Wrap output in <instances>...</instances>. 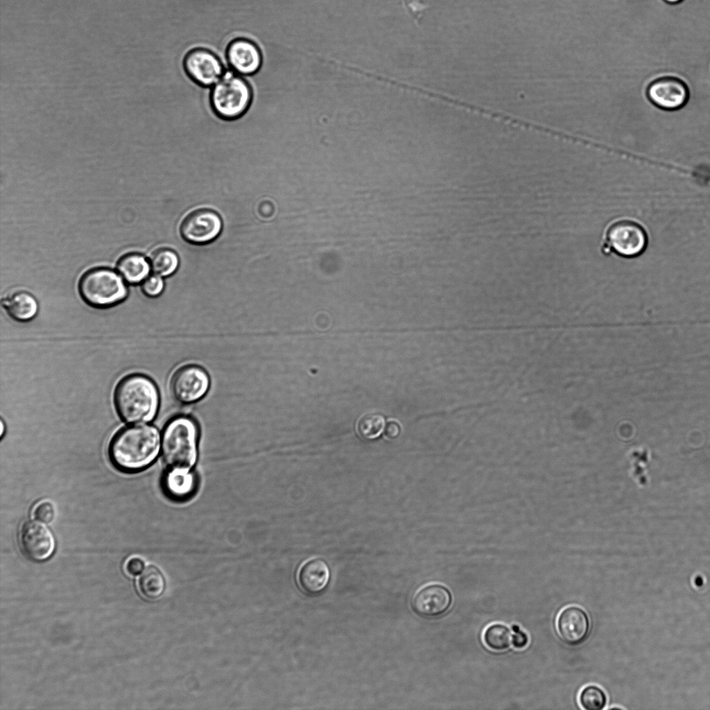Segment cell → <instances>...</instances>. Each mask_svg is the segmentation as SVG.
<instances>
[{"label": "cell", "mask_w": 710, "mask_h": 710, "mask_svg": "<svg viewBox=\"0 0 710 710\" xmlns=\"http://www.w3.org/2000/svg\"><path fill=\"white\" fill-rule=\"evenodd\" d=\"M160 447L159 434L150 425H135L120 430L111 441L109 453L119 469L135 472L151 465Z\"/></svg>", "instance_id": "cell-1"}, {"label": "cell", "mask_w": 710, "mask_h": 710, "mask_svg": "<svg viewBox=\"0 0 710 710\" xmlns=\"http://www.w3.org/2000/svg\"><path fill=\"white\" fill-rule=\"evenodd\" d=\"M33 516L39 521L49 523L53 520L55 517L53 505L51 503L46 501L37 503L34 508Z\"/></svg>", "instance_id": "cell-25"}, {"label": "cell", "mask_w": 710, "mask_h": 710, "mask_svg": "<svg viewBox=\"0 0 710 710\" xmlns=\"http://www.w3.org/2000/svg\"><path fill=\"white\" fill-rule=\"evenodd\" d=\"M646 95L658 108L674 111L686 104L689 99V89L686 83L679 78L662 76L648 85Z\"/></svg>", "instance_id": "cell-9"}, {"label": "cell", "mask_w": 710, "mask_h": 710, "mask_svg": "<svg viewBox=\"0 0 710 710\" xmlns=\"http://www.w3.org/2000/svg\"><path fill=\"white\" fill-rule=\"evenodd\" d=\"M198 437L197 424L189 417L178 416L167 424L162 449L169 469L191 470L197 459Z\"/></svg>", "instance_id": "cell-3"}, {"label": "cell", "mask_w": 710, "mask_h": 710, "mask_svg": "<svg viewBox=\"0 0 710 710\" xmlns=\"http://www.w3.org/2000/svg\"><path fill=\"white\" fill-rule=\"evenodd\" d=\"M1 304L8 315L19 322L32 320L38 311V304L35 297L24 291L6 295L3 297Z\"/></svg>", "instance_id": "cell-16"}, {"label": "cell", "mask_w": 710, "mask_h": 710, "mask_svg": "<svg viewBox=\"0 0 710 710\" xmlns=\"http://www.w3.org/2000/svg\"><path fill=\"white\" fill-rule=\"evenodd\" d=\"M210 387L207 372L196 365H187L173 375L170 389L173 399L182 404H191L202 399Z\"/></svg>", "instance_id": "cell-7"}, {"label": "cell", "mask_w": 710, "mask_h": 710, "mask_svg": "<svg viewBox=\"0 0 710 710\" xmlns=\"http://www.w3.org/2000/svg\"><path fill=\"white\" fill-rule=\"evenodd\" d=\"M114 401L119 415L128 423H144L154 419L159 405L155 383L142 374H131L117 384Z\"/></svg>", "instance_id": "cell-2"}, {"label": "cell", "mask_w": 710, "mask_h": 710, "mask_svg": "<svg viewBox=\"0 0 710 710\" xmlns=\"http://www.w3.org/2000/svg\"><path fill=\"white\" fill-rule=\"evenodd\" d=\"M139 589L148 599L159 598L165 589V580L160 571L153 566L144 570L139 579Z\"/></svg>", "instance_id": "cell-19"}, {"label": "cell", "mask_w": 710, "mask_h": 710, "mask_svg": "<svg viewBox=\"0 0 710 710\" xmlns=\"http://www.w3.org/2000/svg\"><path fill=\"white\" fill-rule=\"evenodd\" d=\"M512 645L517 649H522L525 648L528 643V637L527 634L521 631L519 626L512 625Z\"/></svg>", "instance_id": "cell-26"}, {"label": "cell", "mask_w": 710, "mask_h": 710, "mask_svg": "<svg viewBox=\"0 0 710 710\" xmlns=\"http://www.w3.org/2000/svg\"><path fill=\"white\" fill-rule=\"evenodd\" d=\"M665 2L669 4H677L682 1L683 0H664Z\"/></svg>", "instance_id": "cell-29"}, {"label": "cell", "mask_w": 710, "mask_h": 710, "mask_svg": "<svg viewBox=\"0 0 710 710\" xmlns=\"http://www.w3.org/2000/svg\"><path fill=\"white\" fill-rule=\"evenodd\" d=\"M483 641L490 650H505L512 645V633L505 625L492 624L485 629L483 633Z\"/></svg>", "instance_id": "cell-20"}, {"label": "cell", "mask_w": 710, "mask_h": 710, "mask_svg": "<svg viewBox=\"0 0 710 710\" xmlns=\"http://www.w3.org/2000/svg\"><path fill=\"white\" fill-rule=\"evenodd\" d=\"M578 700L586 710H601L607 704V695L604 691L596 686L589 685L580 691Z\"/></svg>", "instance_id": "cell-23"}, {"label": "cell", "mask_w": 710, "mask_h": 710, "mask_svg": "<svg viewBox=\"0 0 710 710\" xmlns=\"http://www.w3.org/2000/svg\"><path fill=\"white\" fill-rule=\"evenodd\" d=\"M253 90L247 79L231 69L210 89V103L214 113L224 120H236L250 109Z\"/></svg>", "instance_id": "cell-5"}, {"label": "cell", "mask_w": 710, "mask_h": 710, "mask_svg": "<svg viewBox=\"0 0 710 710\" xmlns=\"http://www.w3.org/2000/svg\"><path fill=\"white\" fill-rule=\"evenodd\" d=\"M24 554L32 561L43 562L49 559L55 548V539L51 530L39 521L24 523L19 535Z\"/></svg>", "instance_id": "cell-11"}, {"label": "cell", "mask_w": 710, "mask_h": 710, "mask_svg": "<svg viewBox=\"0 0 710 710\" xmlns=\"http://www.w3.org/2000/svg\"><path fill=\"white\" fill-rule=\"evenodd\" d=\"M649 244V235L645 226L637 219L629 216L614 218L605 226L600 243L602 254H615L625 259L642 255Z\"/></svg>", "instance_id": "cell-4"}, {"label": "cell", "mask_w": 710, "mask_h": 710, "mask_svg": "<svg viewBox=\"0 0 710 710\" xmlns=\"http://www.w3.org/2000/svg\"><path fill=\"white\" fill-rule=\"evenodd\" d=\"M178 263V257L173 251L166 248H161L152 254L150 266L155 275L160 277H167L176 270Z\"/></svg>", "instance_id": "cell-21"}, {"label": "cell", "mask_w": 710, "mask_h": 710, "mask_svg": "<svg viewBox=\"0 0 710 710\" xmlns=\"http://www.w3.org/2000/svg\"><path fill=\"white\" fill-rule=\"evenodd\" d=\"M196 476L191 470L169 469L163 478V487L167 495L177 500L186 499L196 489Z\"/></svg>", "instance_id": "cell-17"}, {"label": "cell", "mask_w": 710, "mask_h": 710, "mask_svg": "<svg viewBox=\"0 0 710 710\" xmlns=\"http://www.w3.org/2000/svg\"><path fill=\"white\" fill-rule=\"evenodd\" d=\"M385 428L383 417L377 413H369L362 416L358 421L357 430L363 438L368 440L376 438Z\"/></svg>", "instance_id": "cell-22"}, {"label": "cell", "mask_w": 710, "mask_h": 710, "mask_svg": "<svg viewBox=\"0 0 710 710\" xmlns=\"http://www.w3.org/2000/svg\"><path fill=\"white\" fill-rule=\"evenodd\" d=\"M117 268L121 277L131 284L144 280L149 272L147 261L137 254H130L122 257L118 263Z\"/></svg>", "instance_id": "cell-18"}, {"label": "cell", "mask_w": 710, "mask_h": 710, "mask_svg": "<svg viewBox=\"0 0 710 710\" xmlns=\"http://www.w3.org/2000/svg\"><path fill=\"white\" fill-rule=\"evenodd\" d=\"M183 67L187 76L203 87H213L225 70L222 60L212 51L198 47L185 55Z\"/></svg>", "instance_id": "cell-8"}, {"label": "cell", "mask_w": 710, "mask_h": 710, "mask_svg": "<svg viewBox=\"0 0 710 710\" xmlns=\"http://www.w3.org/2000/svg\"><path fill=\"white\" fill-rule=\"evenodd\" d=\"M451 603L450 591L443 585L433 584L422 588L415 594L412 607L419 616L433 618L444 614Z\"/></svg>", "instance_id": "cell-13"}, {"label": "cell", "mask_w": 710, "mask_h": 710, "mask_svg": "<svg viewBox=\"0 0 710 710\" xmlns=\"http://www.w3.org/2000/svg\"><path fill=\"white\" fill-rule=\"evenodd\" d=\"M164 289V282L157 275H153L147 277L141 284V290L143 293L150 297H155L159 295Z\"/></svg>", "instance_id": "cell-24"}, {"label": "cell", "mask_w": 710, "mask_h": 710, "mask_svg": "<svg viewBox=\"0 0 710 710\" xmlns=\"http://www.w3.org/2000/svg\"><path fill=\"white\" fill-rule=\"evenodd\" d=\"M330 579L328 564L322 559H313L300 569L298 580L302 589L309 594H318L325 589Z\"/></svg>", "instance_id": "cell-15"}, {"label": "cell", "mask_w": 710, "mask_h": 710, "mask_svg": "<svg viewBox=\"0 0 710 710\" xmlns=\"http://www.w3.org/2000/svg\"><path fill=\"white\" fill-rule=\"evenodd\" d=\"M260 47L248 38L233 40L226 49V61L230 68L243 76L255 75L263 64Z\"/></svg>", "instance_id": "cell-12"}, {"label": "cell", "mask_w": 710, "mask_h": 710, "mask_svg": "<svg viewBox=\"0 0 710 710\" xmlns=\"http://www.w3.org/2000/svg\"><path fill=\"white\" fill-rule=\"evenodd\" d=\"M144 561L137 557L130 558L125 564L126 571L131 575L135 576L141 574L144 570Z\"/></svg>", "instance_id": "cell-27"}, {"label": "cell", "mask_w": 710, "mask_h": 710, "mask_svg": "<svg viewBox=\"0 0 710 710\" xmlns=\"http://www.w3.org/2000/svg\"><path fill=\"white\" fill-rule=\"evenodd\" d=\"M219 216L209 209H198L188 214L180 225V234L186 241L202 245L215 239L220 232Z\"/></svg>", "instance_id": "cell-10"}, {"label": "cell", "mask_w": 710, "mask_h": 710, "mask_svg": "<svg viewBox=\"0 0 710 710\" xmlns=\"http://www.w3.org/2000/svg\"><path fill=\"white\" fill-rule=\"evenodd\" d=\"M589 626L588 615L578 606L564 608L557 619V630L560 638L571 646L580 644L585 640Z\"/></svg>", "instance_id": "cell-14"}, {"label": "cell", "mask_w": 710, "mask_h": 710, "mask_svg": "<svg viewBox=\"0 0 710 710\" xmlns=\"http://www.w3.org/2000/svg\"><path fill=\"white\" fill-rule=\"evenodd\" d=\"M384 433L388 438H396L400 433V426L395 421H390L384 428Z\"/></svg>", "instance_id": "cell-28"}, {"label": "cell", "mask_w": 710, "mask_h": 710, "mask_svg": "<svg viewBox=\"0 0 710 710\" xmlns=\"http://www.w3.org/2000/svg\"><path fill=\"white\" fill-rule=\"evenodd\" d=\"M78 291L87 304L98 308L113 306L127 295L123 281L116 272L105 268L87 272L79 282Z\"/></svg>", "instance_id": "cell-6"}]
</instances>
